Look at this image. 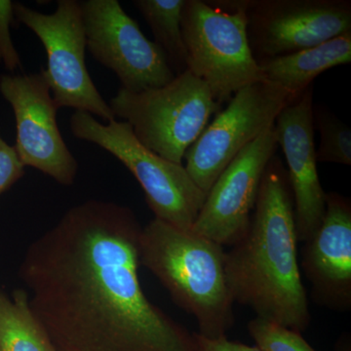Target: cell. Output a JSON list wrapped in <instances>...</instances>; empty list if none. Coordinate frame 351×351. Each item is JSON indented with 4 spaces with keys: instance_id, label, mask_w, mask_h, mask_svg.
I'll return each instance as SVG.
<instances>
[{
    "instance_id": "cell-1",
    "label": "cell",
    "mask_w": 351,
    "mask_h": 351,
    "mask_svg": "<svg viewBox=\"0 0 351 351\" xmlns=\"http://www.w3.org/2000/svg\"><path fill=\"white\" fill-rule=\"evenodd\" d=\"M142 230L130 208L91 199L27 247L18 274L57 351H198L143 290Z\"/></svg>"
},
{
    "instance_id": "cell-2",
    "label": "cell",
    "mask_w": 351,
    "mask_h": 351,
    "mask_svg": "<svg viewBox=\"0 0 351 351\" xmlns=\"http://www.w3.org/2000/svg\"><path fill=\"white\" fill-rule=\"evenodd\" d=\"M298 242L287 170L274 156L263 173L248 230L226 253V281L234 304L301 334L311 324V315Z\"/></svg>"
},
{
    "instance_id": "cell-3",
    "label": "cell",
    "mask_w": 351,
    "mask_h": 351,
    "mask_svg": "<svg viewBox=\"0 0 351 351\" xmlns=\"http://www.w3.org/2000/svg\"><path fill=\"white\" fill-rule=\"evenodd\" d=\"M226 253L221 245L160 219L143 226L141 265L158 279L178 306L195 317L203 338H225L234 324Z\"/></svg>"
},
{
    "instance_id": "cell-4",
    "label": "cell",
    "mask_w": 351,
    "mask_h": 351,
    "mask_svg": "<svg viewBox=\"0 0 351 351\" xmlns=\"http://www.w3.org/2000/svg\"><path fill=\"white\" fill-rule=\"evenodd\" d=\"M108 106L141 144L178 164L221 108L206 83L189 69L164 86L137 93L120 87Z\"/></svg>"
},
{
    "instance_id": "cell-5",
    "label": "cell",
    "mask_w": 351,
    "mask_h": 351,
    "mask_svg": "<svg viewBox=\"0 0 351 351\" xmlns=\"http://www.w3.org/2000/svg\"><path fill=\"white\" fill-rule=\"evenodd\" d=\"M182 32L189 71L206 83L221 105L265 80L252 52L243 11L232 0H186Z\"/></svg>"
},
{
    "instance_id": "cell-6",
    "label": "cell",
    "mask_w": 351,
    "mask_h": 351,
    "mask_svg": "<svg viewBox=\"0 0 351 351\" xmlns=\"http://www.w3.org/2000/svg\"><path fill=\"white\" fill-rule=\"evenodd\" d=\"M69 126L75 138L99 145L124 164L142 186L154 219L191 230L207 195L182 164L164 159L141 144L126 121L113 119L105 124L90 113L75 112Z\"/></svg>"
},
{
    "instance_id": "cell-7",
    "label": "cell",
    "mask_w": 351,
    "mask_h": 351,
    "mask_svg": "<svg viewBox=\"0 0 351 351\" xmlns=\"http://www.w3.org/2000/svg\"><path fill=\"white\" fill-rule=\"evenodd\" d=\"M14 16L16 22L29 27L43 44L47 55L43 75L57 107L75 108L107 122L115 119L85 63L86 38L80 2L59 0L52 14L14 2Z\"/></svg>"
},
{
    "instance_id": "cell-8",
    "label": "cell",
    "mask_w": 351,
    "mask_h": 351,
    "mask_svg": "<svg viewBox=\"0 0 351 351\" xmlns=\"http://www.w3.org/2000/svg\"><path fill=\"white\" fill-rule=\"evenodd\" d=\"M297 97L267 80L239 90L186 152L184 168L196 186L207 195L234 157Z\"/></svg>"
},
{
    "instance_id": "cell-9",
    "label": "cell",
    "mask_w": 351,
    "mask_h": 351,
    "mask_svg": "<svg viewBox=\"0 0 351 351\" xmlns=\"http://www.w3.org/2000/svg\"><path fill=\"white\" fill-rule=\"evenodd\" d=\"M258 63L351 32L350 0H232Z\"/></svg>"
},
{
    "instance_id": "cell-10",
    "label": "cell",
    "mask_w": 351,
    "mask_h": 351,
    "mask_svg": "<svg viewBox=\"0 0 351 351\" xmlns=\"http://www.w3.org/2000/svg\"><path fill=\"white\" fill-rule=\"evenodd\" d=\"M86 48L129 92L164 86L176 77L163 51L145 38L117 0L80 2Z\"/></svg>"
},
{
    "instance_id": "cell-11",
    "label": "cell",
    "mask_w": 351,
    "mask_h": 351,
    "mask_svg": "<svg viewBox=\"0 0 351 351\" xmlns=\"http://www.w3.org/2000/svg\"><path fill=\"white\" fill-rule=\"evenodd\" d=\"M0 94L12 108L16 151L25 167L73 186L78 163L58 126L57 107L43 69L29 75H0Z\"/></svg>"
},
{
    "instance_id": "cell-12",
    "label": "cell",
    "mask_w": 351,
    "mask_h": 351,
    "mask_svg": "<svg viewBox=\"0 0 351 351\" xmlns=\"http://www.w3.org/2000/svg\"><path fill=\"white\" fill-rule=\"evenodd\" d=\"M278 147L274 124L242 149L208 191L191 232L223 247L237 244L248 230L263 173Z\"/></svg>"
},
{
    "instance_id": "cell-13",
    "label": "cell",
    "mask_w": 351,
    "mask_h": 351,
    "mask_svg": "<svg viewBox=\"0 0 351 351\" xmlns=\"http://www.w3.org/2000/svg\"><path fill=\"white\" fill-rule=\"evenodd\" d=\"M313 95L311 86L284 108L274 122L294 198L298 241L302 242L313 237L326 211L314 145Z\"/></svg>"
},
{
    "instance_id": "cell-14",
    "label": "cell",
    "mask_w": 351,
    "mask_h": 351,
    "mask_svg": "<svg viewBox=\"0 0 351 351\" xmlns=\"http://www.w3.org/2000/svg\"><path fill=\"white\" fill-rule=\"evenodd\" d=\"M302 269L311 284L314 302L331 311L351 309V202L326 193V211L313 237L304 242Z\"/></svg>"
},
{
    "instance_id": "cell-15",
    "label": "cell",
    "mask_w": 351,
    "mask_h": 351,
    "mask_svg": "<svg viewBox=\"0 0 351 351\" xmlns=\"http://www.w3.org/2000/svg\"><path fill=\"white\" fill-rule=\"evenodd\" d=\"M351 62V32L329 40L258 63L265 80L280 85L295 96L313 86L321 73Z\"/></svg>"
},
{
    "instance_id": "cell-16",
    "label": "cell",
    "mask_w": 351,
    "mask_h": 351,
    "mask_svg": "<svg viewBox=\"0 0 351 351\" xmlns=\"http://www.w3.org/2000/svg\"><path fill=\"white\" fill-rule=\"evenodd\" d=\"M0 351H57L25 289L0 287Z\"/></svg>"
},
{
    "instance_id": "cell-17",
    "label": "cell",
    "mask_w": 351,
    "mask_h": 351,
    "mask_svg": "<svg viewBox=\"0 0 351 351\" xmlns=\"http://www.w3.org/2000/svg\"><path fill=\"white\" fill-rule=\"evenodd\" d=\"M186 0H135L134 5L151 27L154 43L163 51L175 75L189 69V56L182 32Z\"/></svg>"
},
{
    "instance_id": "cell-18",
    "label": "cell",
    "mask_w": 351,
    "mask_h": 351,
    "mask_svg": "<svg viewBox=\"0 0 351 351\" xmlns=\"http://www.w3.org/2000/svg\"><path fill=\"white\" fill-rule=\"evenodd\" d=\"M313 128L319 132V147L315 149L317 162L351 165V130L323 106H313Z\"/></svg>"
},
{
    "instance_id": "cell-19",
    "label": "cell",
    "mask_w": 351,
    "mask_h": 351,
    "mask_svg": "<svg viewBox=\"0 0 351 351\" xmlns=\"http://www.w3.org/2000/svg\"><path fill=\"white\" fill-rule=\"evenodd\" d=\"M248 331L258 351H316L300 332L262 318L251 320ZM338 351H350L348 341Z\"/></svg>"
},
{
    "instance_id": "cell-20",
    "label": "cell",
    "mask_w": 351,
    "mask_h": 351,
    "mask_svg": "<svg viewBox=\"0 0 351 351\" xmlns=\"http://www.w3.org/2000/svg\"><path fill=\"white\" fill-rule=\"evenodd\" d=\"M15 22L14 2L0 0V63L11 73L23 69L19 53L11 38L10 29Z\"/></svg>"
},
{
    "instance_id": "cell-21",
    "label": "cell",
    "mask_w": 351,
    "mask_h": 351,
    "mask_svg": "<svg viewBox=\"0 0 351 351\" xmlns=\"http://www.w3.org/2000/svg\"><path fill=\"white\" fill-rule=\"evenodd\" d=\"M25 168L15 147L9 145L0 133V195L24 177Z\"/></svg>"
},
{
    "instance_id": "cell-22",
    "label": "cell",
    "mask_w": 351,
    "mask_h": 351,
    "mask_svg": "<svg viewBox=\"0 0 351 351\" xmlns=\"http://www.w3.org/2000/svg\"><path fill=\"white\" fill-rule=\"evenodd\" d=\"M198 351H258L255 346H247L239 341H230L226 337L218 339L203 338L195 332Z\"/></svg>"
}]
</instances>
